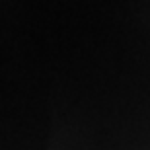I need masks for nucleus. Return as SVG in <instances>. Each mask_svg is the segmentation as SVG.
Listing matches in <instances>:
<instances>
[]
</instances>
